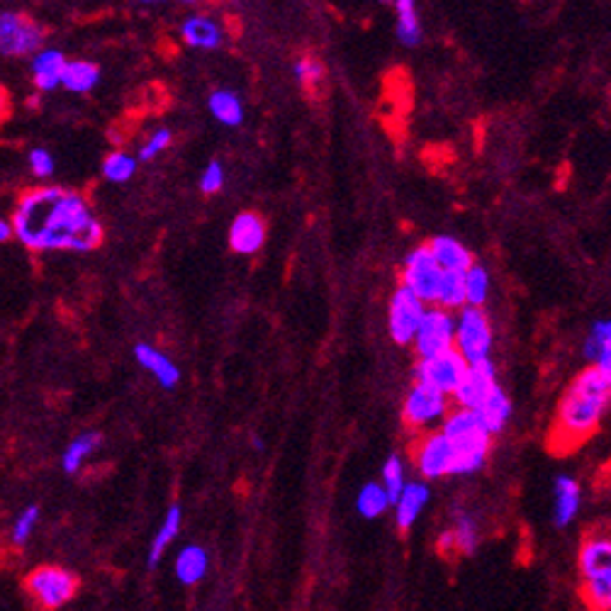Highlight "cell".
Returning a JSON list of instances; mask_svg holds the SVG:
<instances>
[{"label":"cell","mask_w":611,"mask_h":611,"mask_svg":"<svg viewBox=\"0 0 611 611\" xmlns=\"http://www.w3.org/2000/svg\"><path fill=\"white\" fill-rule=\"evenodd\" d=\"M10 222L17 242L30 251H93L102 243V224L79 190H24Z\"/></svg>","instance_id":"cell-1"},{"label":"cell","mask_w":611,"mask_h":611,"mask_svg":"<svg viewBox=\"0 0 611 611\" xmlns=\"http://www.w3.org/2000/svg\"><path fill=\"white\" fill-rule=\"evenodd\" d=\"M611 409V376L587 366L572 377L549 429L550 453L568 455L595 436Z\"/></svg>","instance_id":"cell-2"},{"label":"cell","mask_w":611,"mask_h":611,"mask_svg":"<svg viewBox=\"0 0 611 611\" xmlns=\"http://www.w3.org/2000/svg\"><path fill=\"white\" fill-rule=\"evenodd\" d=\"M580 599L587 611H611V521L589 526L582 536Z\"/></svg>","instance_id":"cell-3"},{"label":"cell","mask_w":611,"mask_h":611,"mask_svg":"<svg viewBox=\"0 0 611 611\" xmlns=\"http://www.w3.org/2000/svg\"><path fill=\"white\" fill-rule=\"evenodd\" d=\"M441 431L453 446V473L451 475H471L485 465L490 448H492V434L485 429L478 412L453 407L448 412L446 422L441 424Z\"/></svg>","instance_id":"cell-4"},{"label":"cell","mask_w":611,"mask_h":611,"mask_svg":"<svg viewBox=\"0 0 611 611\" xmlns=\"http://www.w3.org/2000/svg\"><path fill=\"white\" fill-rule=\"evenodd\" d=\"M24 592L40 609L54 611L76 597L79 578L56 565H42L24 578Z\"/></svg>","instance_id":"cell-5"},{"label":"cell","mask_w":611,"mask_h":611,"mask_svg":"<svg viewBox=\"0 0 611 611\" xmlns=\"http://www.w3.org/2000/svg\"><path fill=\"white\" fill-rule=\"evenodd\" d=\"M455 351L468 363L490 358L492 351V321L482 307H463L455 317Z\"/></svg>","instance_id":"cell-6"},{"label":"cell","mask_w":611,"mask_h":611,"mask_svg":"<svg viewBox=\"0 0 611 611\" xmlns=\"http://www.w3.org/2000/svg\"><path fill=\"white\" fill-rule=\"evenodd\" d=\"M448 412H451V405L444 392L424 383H415L402 405V422L409 431L429 434L431 426L446 422Z\"/></svg>","instance_id":"cell-7"},{"label":"cell","mask_w":611,"mask_h":611,"mask_svg":"<svg viewBox=\"0 0 611 611\" xmlns=\"http://www.w3.org/2000/svg\"><path fill=\"white\" fill-rule=\"evenodd\" d=\"M441 281H444V268L439 266V261L434 259L429 243L409 251L405 266H402L400 285L409 288L426 305H436Z\"/></svg>","instance_id":"cell-8"},{"label":"cell","mask_w":611,"mask_h":611,"mask_svg":"<svg viewBox=\"0 0 611 611\" xmlns=\"http://www.w3.org/2000/svg\"><path fill=\"white\" fill-rule=\"evenodd\" d=\"M426 302L416 298L415 292L400 285L392 292L390 310H387V329L395 344L409 346L415 344L416 331L422 327L424 317H426Z\"/></svg>","instance_id":"cell-9"},{"label":"cell","mask_w":611,"mask_h":611,"mask_svg":"<svg viewBox=\"0 0 611 611\" xmlns=\"http://www.w3.org/2000/svg\"><path fill=\"white\" fill-rule=\"evenodd\" d=\"M415 351L419 361H429L455 348V317L441 307H431L416 331Z\"/></svg>","instance_id":"cell-10"},{"label":"cell","mask_w":611,"mask_h":611,"mask_svg":"<svg viewBox=\"0 0 611 611\" xmlns=\"http://www.w3.org/2000/svg\"><path fill=\"white\" fill-rule=\"evenodd\" d=\"M468 368H471V363L453 348V351L429 358V361H416L415 383L429 385L434 390L444 392L446 397H453L468 376Z\"/></svg>","instance_id":"cell-11"},{"label":"cell","mask_w":611,"mask_h":611,"mask_svg":"<svg viewBox=\"0 0 611 611\" xmlns=\"http://www.w3.org/2000/svg\"><path fill=\"white\" fill-rule=\"evenodd\" d=\"M44 30L32 17L5 10L0 15V52L3 56L40 54Z\"/></svg>","instance_id":"cell-12"},{"label":"cell","mask_w":611,"mask_h":611,"mask_svg":"<svg viewBox=\"0 0 611 611\" xmlns=\"http://www.w3.org/2000/svg\"><path fill=\"white\" fill-rule=\"evenodd\" d=\"M415 463L426 480H439L453 473V446L444 431H429L416 439Z\"/></svg>","instance_id":"cell-13"},{"label":"cell","mask_w":611,"mask_h":611,"mask_svg":"<svg viewBox=\"0 0 611 611\" xmlns=\"http://www.w3.org/2000/svg\"><path fill=\"white\" fill-rule=\"evenodd\" d=\"M497 390H500V385H497V370H494V363L490 361V358L480 363H471L468 376H465L463 385L453 395L455 407L478 412Z\"/></svg>","instance_id":"cell-14"},{"label":"cell","mask_w":611,"mask_h":611,"mask_svg":"<svg viewBox=\"0 0 611 611\" xmlns=\"http://www.w3.org/2000/svg\"><path fill=\"white\" fill-rule=\"evenodd\" d=\"M229 249L242 256H251L266 243V222L256 212H239L229 227Z\"/></svg>","instance_id":"cell-15"},{"label":"cell","mask_w":611,"mask_h":611,"mask_svg":"<svg viewBox=\"0 0 611 611\" xmlns=\"http://www.w3.org/2000/svg\"><path fill=\"white\" fill-rule=\"evenodd\" d=\"M66 66H69V62L63 59L59 49H42L40 54H34V59H32V83L42 93H49V91H54L63 83Z\"/></svg>","instance_id":"cell-16"},{"label":"cell","mask_w":611,"mask_h":611,"mask_svg":"<svg viewBox=\"0 0 611 611\" xmlns=\"http://www.w3.org/2000/svg\"><path fill=\"white\" fill-rule=\"evenodd\" d=\"M134 358H137V363H139L141 368L157 377L158 385H161L164 390H173V387L178 385V380H181V370H178V366H176L166 353H161L151 344L134 346Z\"/></svg>","instance_id":"cell-17"},{"label":"cell","mask_w":611,"mask_h":611,"mask_svg":"<svg viewBox=\"0 0 611 611\" xmlns=\"http://www.w3.org/2000/svg\"><path fill=\"white\" fill-rule=\"evenodd\" d=\"M429 249L444 271L468 273L475 266L471 249L463 242H458V239H453V236H434L429 242Z\"/></svg>","instance_id":"cell-18"},{"label":"cell","mask_w":611,"mask_h":611,"mask_svg":"<svg viewBox=\"0 0 611 611\" xmlns=\"http://www.w3.org/2000/svg\"><path fill=\"white\" fill-rule=\"evenodd\" d=\"M181 37L190 49H217L224 40V30L217 20L207 15H193L181 24Z\"/></svg>","instance_id":"cell-19"},{"label":"cell","mask_w":611,"mask_h":611,"mask_svg":"<svg viewBox=\"0 0 611 611\" xmlns=\"http://www.w3.org/2000/svg\"><path fill=\"white\" fill-rule=\"evenodd\" d=\"M429 501V487L426 482H407L405 492L395 501V521L402 533L409 531L415 521L419 519L422 510Z\"/></svg>","instance_id":"cell-20"},{"label":"cell","mask_w":611,"mask_h":611,"mask_svg":"<svg viewBox=\"0 0 611 611\" xmlns=\"http://www.w3.org/2000/svg\"><path fill=\"white\" fill-rule=\"evenodd\" d=\"M580 485L570 475L556 478V501H553V519L558 526H568L580 510Z\"/></svg>","instance_id":"cell-21"},{"label":"cell","mask_w":611,"mask_h":611,"mask_svg":"<svg viewBox=\"0 0 611 611\" xmlns=\"http://www.w3.org/2000/svg\"><path fill=\"white\" fill-rule=\"evenodd\" d=\"M207 108L212 118L224 127H239L243 122V102L234 91H227V88L215 91L207 100Z\"/></svg>","instance_id":"cell-22"},{"label":"cell","mask_w":611,"mask_h":611,"mask_svg":"<svg viewBox=\"0 0 611 611\" xmlns=\"http://www.w3.org/2000/svg\"><path fill=\"white\" fill-rule=\"evenodd\" d=\"M100 83V69L91 62H69L66 71H63V83L62 86L69 93H91L95 86Z\"/></svg>","instance_id":"cell-23"},{"label":"cell","mask_w":611,"mask_h":611,"mask_svg":"<svg viewBox=\"0 0 611 611\" xmlns=\"http://www.w3.org/2000/svg\"><path fill=\"white\" fill-rule=\"evenodd\" d=\"M207 572V553L200 546H186L176 558V575L183 585H196Z\"/></svg>","instance_id":"cell-24"},{"label":"cell","mask_w":611,"mask_h":611,"mask_svg":"<svg viewBox=\"0 0 611 611\" xmlns=\"http://www.w3.org/2000/svg\"><path fill=\"white\" fill-rule=\"evenodd\" d=\"M100 441H102V436L98 434V431H88V434H81V436H76V439L71 441L69 446H66V451H63V458H62L63 473H69V475L79 473L81 465L86 463L88 455L93 453L95 448L100 446Z\"/></svg>","instance_id":"cell-25"},{"label":"cell","mask_w":611,"mask_h":611,"mask_svg":"<svg viewBox=\"0 0 611 611\" xmlns=\"http://www.w3.org/2000/svg\"><path fill=\"white\" fill-rule=\"evenodd\" d=\"M181 521H183L181 507H176V504H173L171 510L166 511L164 521H161L157 536H154V541H151L149 568H157L158 560H161V556H164V550L171 546L173 539H176V536H178V531H181Z\"/></svg>","instance_id":"cell-26"},{"label":"cell","mask_w":611,"mask_h":611,"mask_svg":"<svg viewBox=\"0 0 611 611\" xmlns=\"http://www.w3.org/2000/svg\"><path fill=\"white\" fill-rule=\"evenodd\" d=\"M478 416L482 419V424H485V429L490 431V434H500L504 426H507V422H510L511 416V400L507 397V392L497 390L490 397V400L482 405V407L478 409Z\"/></svg>","instance_id":"cell-27"},{"label":"cell","mask_w":611,"mask_h":611,"mask_svg":"<svg viewBox=\"0 0 611 611\" xmlns=\"http://www.w3.org/2000/svg\"><path fill=\"white\" fill-rule=\"evenodd\" d=\"M436 307L446 310V312L468 307V298H465V273L444 271V281H441Z\"/></svg>","instance_id":"cell-28"},{"label":"cell","mask_w":611,"mask_h":611,"mask_svg":"<svg viewBox=\"0 0 611 611\" xmlns=\"http://www.w3.org/2000/svg\"><path fill=\"white\" fill-rule=\"evenodd\" d=\"M397 13V37L405 47H416L422 42V24L416 15V5L412 0H397L395 3Z\"/></svg>","instance_id":"cell-29"},{"label":"cell","mask_w":611,"mask_h":611,"mask_svg":"<svg viewBox=\"0 0 611 611\" xmlns=\"http://www.w3.org/2000/svg\"><path fill=\"white\" fill-rule=\"evenodd\" d=\"M392 504L390 494L383 487V482H368L361 487L358 500H356V510L366 519H377L387 507Z\"/></svg>","instance_id":"cell-30"},{"label":"cell","mask_w":611,"mask_h":611,"mask_svg":"<svg viewBox=\"0 0 611 611\" xmlns=\"http://www.w3.org/2000/svg\"><path fill=\"white\" fill-rule=\"evenodd\" d=\"M137 161L139 158L127 154V151H110L102 161V176L110 183H127L137 173Z\"/></svg>","instance_id":"cell-31"},{"label":"cell","mask_w":611,"mask_h":611,"mask_svg":"<svg viewBox=\"0 0 611 611\" xmlns=\"http://www.w3.org/2000/svg\"><path fill=\"white\" fill-rule=\"evenodd\" d=\"M465 298H468V307H482L490 298V273L485 266H475L465 273Z\"/></svg>","instance_id":"cell-32"},{"label":"cell","mask_w":611,"mask_h":611,"mask_svg":"<svg viewBox=\"0 0 611 611\" xmlns=\"http://www.w3.org/2000/svg\"><path fill=\"white\" fill-rule=\"evenodd\" d=\"M295 79H298L300 86L305 88V93L314 95L324 83V66L314 56H300L298 63H295Z\"/></svg>","instance_id":"cell-33"},{"label":"cell","mask_w":611,"mask_h":611,"mask_svg":"<svg viewBox=\"0 0 611 611\" xmlns=\"http://www.w3.org/2000/svg\"><path fill=\"white\" fill-rule=\"evenodd\" d=\"M611 351V320H602L592 324L587 339H585V356L595 366L604 353Z\"/></svg>","instance_id":"cell-34"},{"label":"cell","mask_w":611,"mask_h":611,"mask_svg":"<svg viewBox=\"0 0 611 611\" xmlns=\"http://www.w3.org/2000/svg\"><path fill=\"white\" fill-rule=\"evenodd\" d=\"M451 531H453V536H455V549H458V553L471 556L473 550H475V546H478V526H475L471 514L458 511V514H455V524Z\"/></svg>","instance_id":"cell-35"},{"label":"cell","mask_w":611,"mask_h":611,"mask_svg":"<svg viewBox=\"0 0 611 611\" xmlns=\"http://www.w3.org/2000/svg\"><path fill=\"white\" fill-rule=\"evenodd\" d=\"M383 487L387 490V494H390L392 504H395V501H397V497L405 492L407 482H405V463H402L400 455H390V458L385 461V465H383Z\"/></svg>","instance_id":"cell-36"},{"label":"cell","mask_w":611,"mask_h":611,"mask_svg":"<svg viewBox=\"0 0 611 611\" xmlns=\"http://www.w3.org/2000/svg\"><path fill=\"white\" fill-rule=\"evenodd\" d=\"M37 519H40V507H34V504L20 511L15 524H13V531H10V541L15 543V546H24V543L30 541L34 526H37Z\"/></svg>","instance_id":"cell-37"},{"label":"cell","mask_w":611,"mask_h":611,"mask_svg":"<svg viewBox=\"0 0 611 611\" xmlns=\"http://www.w3.org/2000/svg\"><path fill=\"white\" fill-rule=\"evenodd\" d=\"M171 141H173L171 129L161 127V129H157V132H151L149 139L141 144L137 158H139V161H151V158H157L158 154H164V151L171 147Z\"/></svg>","instance_id":"cell-38"},{"label":"cell","mask_w":611,"mask_h":611,"mask_svg":"<svg viewBox=\"0 0 611 611\" xmlns=\"http://www.w3.org/2000/svg\"><path fill=\"white\" fill-rule=\"evenodd\" d=\"M222 186H224V168L220 161H210L200 176V190L205 196H215V193H220Z\"/></svg>","instance_id":"cell-39"},{"label":"cell","mask_w":611,"mask_h":611,"mask_svg":"<svg viewBox=\"0 0 611 611\" xmlns=\"http://www.w3.org/2000/svg\"><path fill=\"white\" fill-rule=\"evenodd\" d=\"M27 161H30V171L37 178H49L54 173V157L47 149H32Z\"/></svg>","instance_id":"cell-40"},{"label":"cell","mask_w":611,"mask_h":611,"mask_svg":"<svg viewBox=\"0 0 611 611\" xmlns=\"http://www.w3.org/2000/svg\"><path fill=\"white\" fill-rule=\"evenodd\" d=\"M439 550L441 553H444V556H451V553H455V536H453V531H446V533H441V539H439Z\"/></svg>","instance_id":"cell-41"},{"label":"cell","mask_w":611,"mask_h":611,"mask_svg":"<svg viewBox=\"0 0 611 611\" xmlns=\"http://www.w3.org/2000/svg\"><path fill=\"white\" fill-rule=\"evenodd\" d=\"M15 234V229H13V222L3 220L0 222V242H10Z\"/></svg>","instance_id":"cell-42"},{"label":"cell","mask_w":611,"mask_h":611,"mask_svg":"<svg viewBox=\"0 0 611 611\" xmlns=\"http://www.w3.org/2000/svg\"><path fill=\"white\" fill-rule=\"evenodd\" d=\"M595 366H599V368H602L604 373H609V376H611V351L604 353L602 358H599V361H597Z\"/></svg>","instance_id":"cell-43"}]
</instances>
